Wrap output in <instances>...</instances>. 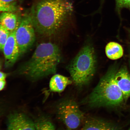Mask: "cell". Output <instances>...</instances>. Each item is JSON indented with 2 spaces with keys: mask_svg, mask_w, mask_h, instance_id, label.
Segmentation results:
<instances>
[{
  "mask_svg": "<svg viewBox=\"0 0 130 130\" xmlns=\"http://www.w3.org/2000/svg\"><path fill=\"white\" fill-rule=\"evenodd\" d=\"M74 12L72 0H39L30 15L35 31L49 36L70 22Z\"/></svg>",
  "mask_w": 130,
  "mask_h": 130,
  "instance_id": "cell-1",
  "label": "cell"
},
{
  "mask_svg": "<svg viewBox=\"0 0 130 130\" xmlns=\"http://www.w3.org/2000/svg\"><path fill=\"white\" fill-rule=\"evenodd\" d=\"M61 59L57 45L51 43H41L22 68L20 72L32 80H38L55 74Z\"/></svg>",
  "mask_w": 130,
  "mask_h": 130,
  "instance_id": "cell-2",
  "label": "cell"
},
{
  "mask_svg": "<svg viewBox=\"0 0 130 130\" xmlns=\"http://www.w3.org/2000/svg\"><path fill=\"white\" fill-rule=\"evenodd\" d=\"M118 71L116 66L110 68L91 92L83 101V104L91 108H99L118 106L122 103L124 98L115 79Z\"/></svg>",
  "mask_w": 130,
  "mask_h": 130,
  "instance_id": "cell-3",
  "label": "cell"
},
{
  "mask_svg": "<svg viewBox=\"0 0 130 130\" xmlns=\"http://www.w3.org/2000/svg\"><path fill=\"white\" fill-rule=\"evenodd\" d=\"M96 57L93 46L87 44L83 47L68 67L73 82L80 87L88 84L96 69Z\"/></svg>",
  "mask_w": 130,
  "mask_h": 130,
  "instance_id": "cell-4",
  "label": "cell"
},
{
  "mask_svg": "<svg viewBox=\"0 0 130 130\" xmlns=\"http://www.w3.org/2000/svg\"><path fill=\"white\" fill-rule=\"evenodd\" d=\"M58 118L68 129L74 130L80 126L85 116L75 101L66 99L61 101L57 106Z\"/></svg>",
  "mask_w": 130,
  "mask_h": 130,
  "instance_id": "cell-5",
  "label": "cell"
},
{
  "mask_svg": "<svg viewBox=\"0 0 130 130\" xmlns=\"http://www.w3.org/2000/svg\"><path fill=\"white\" fill-rule=\"evenodd\" d=\"M35 30L30 15L24 16L15 31V38L20 55L24 53L33 45L35 40Z\"/></svg>",
  "mask_w": 130,
  "mask_h": 130,
  "instance_id": "cell-6",
  "label": "cell"
},
{
  "mask_svg": "<svg viewBox=\"0 0 130 130\" xmlns=\"http://www.w3.org/2000/svg\"><path fill=\"white\" fill-rule=\"evenodd\" d=\"M7 130H36L35 122L24 113H11L7 118Z\"/></svg>",
  "mask_w": 130,
  "mask_h": 130,
  "instance_id": "cell-7",
  "label": "cell"
},
{
  "mask_svg": "<svg viewBox=\"0 0 130 130\" xmlns=\"http://www.w3.org/2000/svg\"><path fill=\"white\" fill-rule=\"evenodd\" d=\"M15 31L16 30L10 32L3 50L6 67L13 65L20 56L19 48L16 40Z\"/></svg>",
  "mask_w": 130,
  "mask_h": 130,
  "instance_id": "cell-8",
  "label": "cell"
},
{
  "mask_svg": "<svg viewBox=\"0 0 130 130\" xmlns=\"http://www.w3.org/2000/svg\"><path fill=\"white\" fill-rule=\"evenodd\" d=\"M115 79L123 94L124 101L127 100L130 97V75L125 66L117 71Z\"/></svg>",
  "mask_w": 130,
  "mask_h": 130,
  "instance_id": "cell-9",
  "label": "cell"
},
{
  "mask_svg": "<svg viewBox=\"0 0 130 130\" xmlns=\"http://www.w3.org/2000/svg\"><path fill=\"white\" fill-rule=\"evenodd\" d=\"M81 130H120L112 123L100 119L90 118L86 120Z\"/></svg>",
  "mask_w": 130,
  "mask_h": 130,
  "instance_id": "cell-10",
  "label": "cell"
},
{
  "mask_svg": "<svg viewBox=\"0 0 130 130\" xmlns=\"http://www.w3.org/2000/svg\"><path fill=\"white\" fill-rule=\"evenodd\" d=\"M20 21L17 15L12 12H3L0 14V25L10 32L16 30Z\"/></svg>",
  "mask_w": 130,
  "mask_h": 130,
  "instance_id": "cell-11",
  "label": "cell"
},
{
  "mask_svg": "<svg viewBox=\"0 0 130 130\" xmlns=\"http://www.w3.org/2000/svg\"><path fill=\"white\" fill-rule=\"evenodd\" d=\"M69 78L60 74H55L52 77L50 83V88L52 91L61 92L67 86L72 83Z\"/></svg>",
  "mask_w": 130,
  "mask_h": 130,
  "instance_id": "cell-12",
  "label": "cell"
},
{
  "mask_svg": "<svg viewBox=\"0 0 130 130\" xmlns=\"http://www.w3.org/2000/svg\"><path fill=\"white\" fill-rule=\"evenodd\" d=\"M105 51L106 56L109 59L117 60L123 56L122 47L119 44L115 42H110L106 46Z\"/></svg>",
  "mask_w": 130,
  "mask_h": 130,
  "instance_id": "cell-13",
  "label": "cell"
},
{
  "mask_svg": "<svg viewBox=\"0 0 130 130\" xmlns=\"http://www.w3.org/2000/svg\"><path fill=\"white\" fill-rule=\"evenodd\" d=\"M36 130H55V127L51 120L46 116H41L35 122Z\"/></svg>",
  "mask_w": 130,
  "mask_h": 130,
  "instance_id": "cell-14",
  "label": "cell"
},
{
  "mask_svg": "<svg viewBox=\"0 0 130 130\" xmlns=\"http://www.w3.org/2000/svg\"><path fill=\"white\" fill-rule=\"evenodd\" d=\"M10 32L7 29L0 25V50L1 51H3Z\"/></svg>",
  "mask_w": 130,
  "mask_h": 130,
  "instance_id": "cell-15",
  "label": "cell"
},
{
  "mask_svg": "<svg viewBox=\"0 0 130 130\" xmlns=\"http://www.w3.org/2000/svg\"><path fill=\"white\" fill-rule=\"evenodd\" d=\"M15 5L12 3H7L0 0V12H13L17 10Z\"/></svg>",
  "mask_w": 130,
  "mask_h": 130,
  "instance_id": "cell-16",
  "label": "cell"
},
{
  "mask_svg": "<svg viewBox=\"0 0 130 130\" xmlns=\"http://www.w3.org/2000/svg\"><path fill=\"white\" fill-rule=\"evenodd\" d=\"M116 8L118 12L123 8L130 9V0H115Z\"/></svg>",
  "mask_w": 130,
  "mask_h": 130,
  "instance_id": "cell-17",
  "label": "cell"
},
{
  "mask_svg": "<svg viewBox=\"0 0 130 130\" xmlns=\"http://www.w3.org/2000/svg\"><path fill=\"white\" fill-rule=\"evenodd\" d=\"M6 84V81L5 80H0V91L2 90L4 88Z\"/></svg>",
  "mask_w": 130,
  "mask_h": 130,
  "instance_id": "cell-18",
  "label": "cell"
},
{
  "mask_svg": "<svg viewBox=\"0 0 130 130\" xmlns=\"http://www.w3.org/2000/svg\"><path fill=\"white\" fill-rule=\"evenodd\" d=\"M7 76L5 73L0 71V80H5Z\"/></svg>",
  "mask_w": 130,
  "mask_h": 130,
  "instance_id": "cell-19",
  "label": "cell"
},
{
  "mask_svg": "<svg viewBox=\"0 0 130 130\" xmlns=\"http://www.w3.org/2000/svg\"><path fill=\"white\" fill-rule=\"evenodd\" d=\"M1 1L7 3H11L12 2L15 1V0H1Z\"/></svg>",
  "mask_w": 130,
  "mask_h": 130,
  "instance_id": "cell-20",
  "label": "cell"
},
{
  "mask_svg": "<svg viewBox=\"0 0 130 130\" xmlns=\"http://www.w3.org/2000/svg\"><path fill=\"white\" fill-rule=\"evenodd\" d=\"M129 64H130V45H129Z\"/></svg>",
  "mask_w": 130,
  "mask_h": 130,
  "instance_id": "cell-21",
  "label": "cell"
},
{
  "mask_svg": "<svg viewBox=\"0 0 130 130\" xmlns=\"http://www.w3.org/2000/svg\"><path fill=\"white\" fill-rule=\"evenodd\" d=\"M1 62H0V69H1Z\"/></svg>",
  "mask_w": 130,
  "mask_h": 130,
  "instance_id": "cell-22",
  "label": "cell"
},
{
  "mask_svg": "<svg viewBox=\"0 0 130 130\" xmlns=\"http://www.w3.org/2000/svg\"><path fill=\"white\" fill-rule=\"evenodd\" d=\"M128 32H129V34H130V29L128 30Z\"/></svg>",
  "mask_w": 130,
  "mask_h": 130,
  "instance_id": "cell-23",
  "label": "cell"
},
{
  "mask_svg": "<svg viewBox=\"0 0 130 130\" xmlns=\"http://www.w3.org/2000/svg\"><path fill=\"white\" fill-rule=\"evenodd\" d=\"M68 130H74L71 129H68Z\"/></svg>",
  "mask_w": 130,
  "mask_h": 130,
  "instance_id": "cell-24",
  "label": "cell"
},
{
  "mask_svg": "<svg viewBox=\"0 0 130 130\" xmlns=\"http://www.w3.org/2000/svg\"><path fill=\"white\" fill-rule=\"evenodd\" d=\"M127 130H130V128H129V129H128Z\"/></svg>",
  "mask_w": 130,
  "mask_h": 130,
  "instance_id": "cell-25",
  "label": "cell"
},
{
  "mask_svg": "<svg viewBox=\"0 0 130 130\" xmlns=\"http://www.w3.org/2000/svg\"><path fill=\"white\" fill-rule=\"evenodd\" d=\"M1 109H0V113H1Z\"/></svg>",
  "mask_w": 130,
  "mask_h": 130,
  "instance_id": "cell-26",
  "label": "cell"
}]
</instances>
